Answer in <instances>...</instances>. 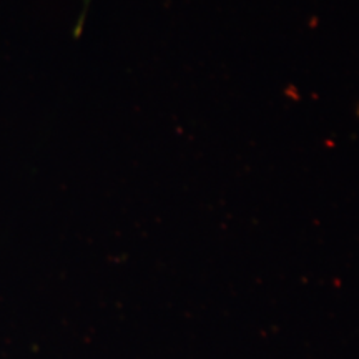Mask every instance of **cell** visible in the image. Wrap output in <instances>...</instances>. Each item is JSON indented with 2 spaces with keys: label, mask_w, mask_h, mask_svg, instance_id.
Here are the masks:
<instances>
[{
  "label": "cell",
  "mask_w": 359,
  "mask_h": 359,
  "mask_svg": "<svg viewBox=\"0 0 359 359\" xmlns=\"http://www.w3.org/2000/svg\"><path fill=\"white\" fill-rule=\"evenodd\" d=\"M90 4H92V0H83V4H82V13H80V17H79V20H77V27H75V37H79V34L82 32L83 24H85V17H87V12H88Z\"/></svg>",
  "instance_id": "6da1fadb"
}]
</instances>
